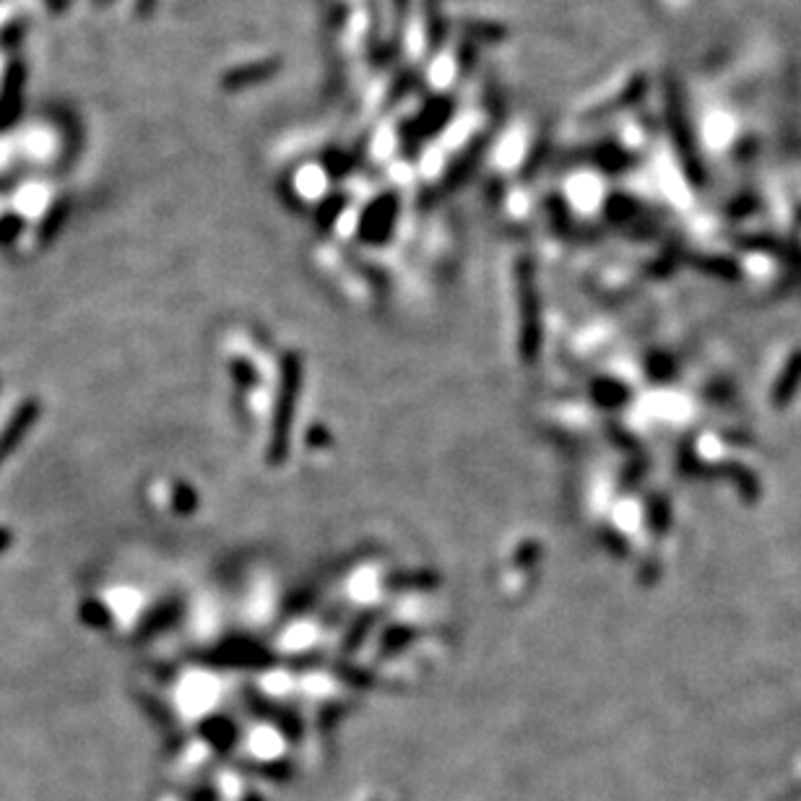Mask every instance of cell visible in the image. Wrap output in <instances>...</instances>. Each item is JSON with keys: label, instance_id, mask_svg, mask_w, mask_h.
Here are the masks:
<instances>
[{"label": "cell", "instance_id": "1", "mask_svg": "<svg viewBox=\"0 0 801 801\" xmlns=\"http://www.w3.org/2000/svg\"><path fill=\"white\" fill-rule=\"evenodd\" d=\"M34 417H37V406L34 404H24L19 411H16V417L11 419V424L6 427V432L0 435V461L11 453V450L16 448V443L21 440V435L32 427Z\"/></svg>", "mask_w": 801, "mask_h": 801}]
</instances>
